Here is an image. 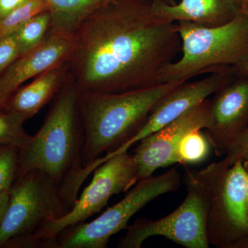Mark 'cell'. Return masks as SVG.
<instances>
[{"label":"cell","instance_id":"5bb4252c","mask_svg":"<svg viewBox=\"0 0 248 248\" xmlns=\"http://www.w3.org/2000/svg\"><path fill=\"white\" fill-rule=\"evenodd\" d=\"M155 11L173 22L218 27L243 12L240 0H181L174 5L155 2Z\"/></svg>","mask_w":248,"mask_h":248},{"label":"cell","instance_id":"cb8c5ba5","mask_svg":"<svg viewBox=\"0 0 248 248\" xmlns=\"http://www.w3.org/2000/svg\"><path fill=\"white\" fill-rule=\"evenodd\" d=\"M29 1L30 0H0V19Z\"/></svg>","mask_w":248,"mask_h":248},{"label":"cell","instance_id":"7c38bea8","mask_svg":"<svg viewBox=\"0 0 248 248\" xmlns=\"http://www.w3.org/2000/svg\"><path fill=\"white\" fill-rule=\"evenodd\" d=\"M232 80L210 101L211 123L206 137L217 156L226 154L235 139L248 128V76Z\"/></svg>","mask_w":248,"mask_h":248},{"label":"cell","instance_id":"ba28073f","mask_svg":"<svg viewBox=\"0 0 248 248\" xmlns=\"http://www.w3.org/2000/svg\"><path fill=\"white\" fill-rule=\"evenodd\" d=\"M182 179L177 169L140 179L125 197L93 221L68 227L57 237V248H105L113 235L128 228L130 218L160 196L177 191Z\"/></svg>","mask_w":248,"mask_h":248},{"label":"cell","instance_id":"4fadbf2b","mask_svg":"<svg viewBox=\"0 0 248 248\" xmlns=\"http://www.w3.org/2000/svg\"><path fill=\"white\" fill-rule=\"evenodd\" d=\"M73 47L74 36L48 32L42 45L19 57L0 75V107L27 80L69 61Z\"/></svg>","mask_w":248,"mask_h":248},{"label":"cell","instance_id":"5b68a950","mask_svg":"<svg viewBox=\"0 0 248 248\" xmlns=\"http://www.w3.org/2000/svg\"><path fill=\"white\" fill-rule=\"evenodd\" d=\"M208 196L206 233L209 244L232 248L248 234L247 172L241 160L230 166L226 159L192 170Z\"/></svg>","mask_w":248,"mask_h":248},{"label":"cell","instance_id":"44dd1931","mask_svg":"<svg viewBox=\"0 0 248 248\" xmlns=\"http://www.w3.org/2000/svg\"><path fill=\"white\" fill-rule=\"evenodd\" d=\"M19 148L0 145V192L9 189L16 179Z\"/></svg>","mask_w":248,"mask_h":248},{"label":"cell","instance_id":"30bf717a","mask_svg":"<svg viewBox=\"0 0 248 248\" xmlns=\"http://www.w3.org/2000/svg\"><path fill=\"white\" fill-rule=\"evenodd\" d=\"M210 123V101L208 99L141 139L133 155L138 168L139 180L151 177L159 168L176 164V149L183 137L191 130H206Z\"/></svg>","mask_w":248,"mask_h":248},{"label":"cell","instance_id":"e0dca14e","mask_svg":"<svg viewBox=\"0 0 248 248\" xmlns=\"http://www.w3.org/2000/svg\"><path fill=\"white\" fill-rule=\"evenodd\" d=\"M50 27V15L46 11L31 17L15 31L14 33L17 38L21 56L43 43L48 35Z\"/></svg>","mask_w":248,"mask_h":248},{"label":"cell","instance_id":"ffe728a7","mask_svg":"<svg viewBox=\"0 0 248 248\" xmlns=\"http://www.w3.org/2000/svg\"><path fill=\"white\" fill-rule=\"evenodd\" d=\"M48 11L45 0H30L0 19V40L14 33L22 24L36 15Z\"/></svg>","mask_w":248,"mask_h":248},{"label":"cell","instance_id":"484cf974","mask_svg":"<svg viewBox=\"0 0 248 248\" xmlns=\"http://www.w3.org/2000/svg\"><path fill=\"white\" fill-rule=\"evenodd\" d=\"M232 248H248V234L238 241Z\"/></svg>","mask_w":248,"mask_h":248},{"label":"cell","instance_id":"7402d4cb","mask_svg":"<svg viewBox=\"0 0 248 248\" xmlns=\"http://www.w3.org/2000/svg\"><path fill=\"white\" fill-rule=\"evenodd\" d=\"M224 159L230 166L241 160L245 169H248V128L232 143Z\"/></svg>","mask_w":248,"mask_h":248},{"label":"cell","instance_id":"3957f363","mask_svg":"<svg viewBox=\"0 0 248 248\" xmlns=\"http://www.w3.org/2000/svg\"><path fill=\"white\" fill-rule=\"evenodd\" d=\"M182 83H164L120 93L79 91L84 167L93 172L99 166L101 155L105 154L106 159L125 152V147L143 128L156 103Z\"/></svg>","mask_w":248,"mask_h":248},{"label":"cell","instance_id":"d4e9b609","mask_svg":"<svg viewBox=\"0 0 248 248\" xmlns=\"http://www.w3.org/2000/svg\"><path fill=\"white\" fill-rule=\"evenodd\" d=\"M9 190H5L0 192V226H1V221L6 213L7 209L8 203H9Z\"/></svg>","mask_w":248,"mask_h":248},{"label":"cell","instance_id":"6da1fadb","mask_svg":"<svg viewBox=\"0 0 248 248\" xmlns=\"http://www.w3.org/2000/svg\"><path fill=\"white\" fill-rule=\"evenodd\" d=\"M181 51L177 23L153 0H109L74 34L68 62L80 92L120 93L161 84Z\"/></svg>","mask_w":248,"mask_h":248},{"label":"cell","instance_id":"52a82bcc","mask_svg":"<svg viewBox=\"0 0 248 248\" xmlns=\"http://www.w3.org/2000/svg\"><path fill=\"white\" fill-rule=\"evenodd\" d=\"M0 226V248L35 233L47 221L72 210L55 183L40 170H32L14 181Z\"/></svg>","mask_w":248,"mask_h":248},{"label":"cell","instance_id":"9a60e30c","mask_svg":"<svg viewBox=\"0 0 248 248\" xmlns=\"http://www.w3.org/2000/svg\"><path fill=\"white\" fill-rule=\"evenodd\" d=\"M70 75L69 62L54 66L35 77L31 84L21 86L3 107L29 120L57 95Z\"/></svg>","mask_w":248,"mask_h":248},{"label":"cell","instance_id":"4316f807","mask_svg":"<svg viewBox=\"0 0 248 248\" xmlns=\"http://www.w3.org/2000/svg\"><path fill=\"white\" fill-rule=\"evenodd\" d=\"M238 73H241V74L244 75V76H248V60L247 62L244 63V66L240 68Z\"/></svg>","mask_w":248,"mask_h":248},{"label":"cell","instance_id":"f1b7e54d","mask_svg":"<svg viewBox=\"0 0 248 248\" xmlns=\"http://www.w3.org/2000/svg\"><path fill=\"white\" fill-rule=\"evenodd\" d=\"M242 6L243 12L248 15V0H240Z\"/></svg>","mask_w":248,"mask_h":248},{"label":"cell","instance_id":"7a4b0ae2","mask_svg":"<svg viewBox=\"0 0 248 248\" xmlns=\"http://www.w3.org/2000/svg\"><path fill=\"white\" fill-rule=\"evenodd\" d=\"M78 93L71 73L55 96L43 125L19 148L16 175L17 179L32 170H40L55 183L72 209L81 186L93 172L83 164L84 131Z\"/></svg>","mask_w":248,"mask_h":248},{"label":"cell","instance_id":"8992f818","mask_svg":"<svg viewBox=\"0 0 248 248\" xmlns=\"http://www.w3.org/2000/svg\"><path fill=\"white\" fill-rule=\"evenodd\" d=\"M99 159L101 165L94 170L93 180L71 211L47 221L31 236L17 241L15 248H57V237L62 231L84 223L100 212L112 196L126 192L138 182V166L128 151Z\"/></svg>","mask_w":248,"mask_h":248},{"label":"cell","instance_id":"83f0119b","mask_svg":"<svg viewBox=\"0 0 248 248\" xmlns=\"http://www.w3.org/2000/svg\"><path fill=\"white\" fill-rule=\"evenodd\" d=\"M155 2L161 3V4H166L170 5H174L177 3V0H153Z\"/></svg>","mask_w":248,"mask_h":248},{"label":"cell","instance_id":"277c9868","mask_svg":"<svg viewBox=\"0 0 248 248\" xmlns=\"http://www.w3.org/2000/svg\"><path fill=\"white\" fill-rule=\"evenodd\" d=\"M177 23L182 55L163 70L161 84L186 82L200 75L232 68L238 72L247 62L248 15L241 13L218 27Z\"/></svg>","mask_w":248,"mask_h":248},{"label":"cell","instance_id":"9c48e42d","mask_svg":"<svg viewBox=\"0 0 248 248\" xmlns=\"http://www.w3.org/2000/svg\"><path fill=\"white\" fill-rule=\"evenodd\" d=\"M184 183L187 195L177 210L158 220L139 218L128 226L117 247L140 248L148 238L164 236L187 248L210 247L206 233L208 202L206 192L194 176L186 169Z\"/></svg>","mask_w":248,"mask_h":248},{"label":"cell","instance_id":"603a6c76","mask_svg":"<svg viewBox=\"0 0 248 248\" xmlns=\"http://www.w3.org/2000/svg\"><path fill=\"white\" fill-rule=\"evenodd\" d=\"M21 56L19 45L14 33L0 40V75Z\"/></svg>","mask_w":248,"mask_h":248},{"label":"cell","instance_id":"2e32d148","mask_svg":"<svg viewBox=\"0 0 248 248\" xmlns=\"http://www.w3.org/2000/svg\"><path fill=\"white\" fill-rule=\"evenodd\" d=\"M50 15L49 32L74 36L81 24L109 0H45Z\"/></svg>","mask_w":248,"mask_h":248},{"label":"cell","instance_id":"d6986e66","mask_svg":"<svg viewBox=\"0 0 248 248\" xmlns=\"http://www.w3.org/2000/svg\"><path fill=\"white\" fill-rule=\"evenodd\" d=\"M26 121L20 114L0 107V145H11L18 148L25 146L31 138L23 126Z\"/></svg>","mask_w":248,"mask_h":248},{"label":"cell","instance_id":"8fae6325","mask_svg":"<svg viewBox=\"0 0 248 248\" xmlns=\"http://www.w3.org/2000/svg\"><path fill=\"white\" fill-rule=\"evenodd\" d=\"M234 72L237 71L233 68L216 72L202 79L186 81L170 91L156 103L143 128L125 147V151L141 139L177 120L208 99L232 81Z\"/></svg>","mask_w":248,"mask_h":248},{"label":"cell","instance_id":"f546056e","mask_svg":"<svg viewBox=\"0 0 248 248\" xmlns=\"http://www.w3.org/2000/svg\"><path fill=\"white\" fill-rule=\"evenodd\" d=\"M247 172V188H246V212H247V217L248 221V169H246Z\"/></svg>","mask_w":248,"mask_h":248},{"label":"cell","instance_id":"ac0fdd59","mask_svg":"<svg viewBox=\"0 0 248 248\" xmlns=\"http://www.w3.org/2000/svg\"><path fill=\"white\" fill-rule=\"evenodd\" d=\"M210 144L202 130H193L183 137L175 152L176 163L194 164L208 157Z\"/></svg>","mask_w":248,"mask_h":248}]
</instances>
